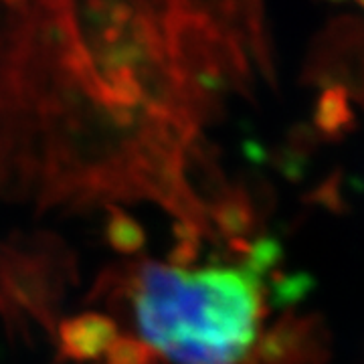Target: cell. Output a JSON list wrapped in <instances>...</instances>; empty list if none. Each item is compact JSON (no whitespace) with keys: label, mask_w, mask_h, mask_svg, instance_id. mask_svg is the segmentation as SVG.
<instances>
[{"label":"cell","mask_w":364,"mask_h":364,"mask_svg":"<svg viewBox=\"0 0 364 364\" xmlns=\"http://www.w3.org/2000/svg\"><path fill=\"white\" fill-rule=\"evenodd\" d=\"M208 23L184 4H0V200L178 210Z\"/></svg>","instance_id":"1"},{"label":"cell","mask_w":364,"mask_h":364,"mask_svg":"<svg viewBox=\"0 0 364 364\" xmlns=\"http://www.w3.org/2000/svg\"><path fill=\"white\" fill-rule=\"evenodd\" d=\"M138 356L166 364H241L259 334L261 287L247 267L144 261L124 286Z\"/></svg>","instance_id":"2"}]
</instances>
